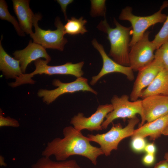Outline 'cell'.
<instances>
[{
	"instance_id": "obj_33",
	"label": "cell",
	"mask_w": 168,
	"mask_h": 168,
	"mask_svg": "<svg viewBox=\"0 0 168 168\" xmlns=\"http://www.w3.org/2000/svg\"><path fill=\"white\" fill-rule=\"evenodd\" d=\"M164 158L165 160L168 162V152L165 153L164 156Z\"/></svg>"
},
{
	"instance_id": "obj_4",
	"label": "cell",
	"mask_w": 168,
	"mask_h": 168,
	"mask_svg": "<svg viewBox=\"0 0 168 168\" xmlns=\"http://www.w3.org/2000/svg\"><path fill=\"white\" fill-rule=\"evenodd\" d=\"M168 7V2L165 1L158 11L152 15L146 16H137L133 14L132 7L129 6L122 9L119 19L129 22L132 29V36L129 44L130 47H132L142 37L149 27L156 24L165 22L167 16L163 13L162 11Z\"/></svg>"
},
{
	"instance_id": "obj_29",
	"label": "cell",
	"mask_w": 168,
	"mask_h": 168,
	"mask_svg": "<svg viewBox=\"0 0 168 168\" xmlns=\"http://www.w3.org/2000/svg\"><path fill=\"white\" fill-rule=\"evenodd\" d=\"M144 151L147 153L155 154L156 151V147L153 143H147Z\"/></svg>"
},
{
	"instance_id": "obj_16",
	"label": "cell",
	"mask_w": 168,
	"mask_h": 168,
	"mask_svg": "<svg viewBox=\"0 0 168 168\" xmlns=\"http://www.w3.org/2000/svg\"><path fill=\"white\" fill-rule=\"evenodd\" d=\"M168 124V114L149 122H147L134 129L132 137H149L151 140L159 138Z\"/></svg>"
},
{
	"instance_id": "obj_23",
	"label": "cell",
	"mask_w": 168,
	"mask_h": 168,
	"mask_svg": "<svg viewBox=\"0 0 168 168\" xmlns=\"http://www.w3.org/2000/svg\"><path fill=\"white\" fill-rule=\"evenodd\" d=\"M168 41V15L159 32L152 41L156 50L163 44Z\"/></svg>"
},
{
	"instance_id": "obj_18",
	"label": "cell",
	"mask_w": 168,
	"mask_h": 168,
	"mask_svg": "<svg viewBox=\"0 0 168 168\" xmlns=\"http://www.w3.org/2000/svg\"><path fill=\"white\" fill-rule=\"evenodd\" d=\"M154 95L168 96V70L164 68L151 84L142 92L140 98L143 99Z\"/></svg>"
},
{
	"instance_id": "obj_26",
	"label": "cell",
	"mask_w": 168,
	"mask_h": 168,
	"mask_svg": "<svg viewBox=\"0 0 168 168\" xmlns=\"http://www.w3.org/2000/svg\"><path fill=\"white\" fill-rule=\"evenodd\" d=\"M11 127L18 128L20 124L17 120L10 117H5L3 115L2 110H0V127Z\"/></svg>"
},
{
	"instance_id": "obj_22",
	"label": "cell",
	"mask_w": 168,
	"mask_h": 168,
	"mask_svg": "<svg viewBox=\"0 0 168 168\" xmlns=\"http://www.w3.org/2000/svg\"><path fill=\"white\" fill-rule=\"evenodd\" d=\"M90 14L91 16H104L105 18L106 12V1L105 0H91Z\"/></svg>"
},
{
	"instance_id": "obj_32",
	"label": "cell",
	"mask_w": 168,
	"mask_h": 168,
	"mask_svg": "<svg viewBox=\"0 0 168 168\" xmlns=\"http://www.w3.org/2000/svg\"><path fill=\"white\" fill-rule=\"evenodd\" d=\"M162 134L166 136L168 135V124L163 132Z\"/></svg>"
},
{
	"instance_id": "obj_15",
	"label": "cell",
	"mask_w": 168,
	"mask_h": 168,
	"mask_svg": "<svg viewBox=\"0 0 168 168\" xmlns=\"http://www.w3.org/2000/svg\"><path fill=\"white\" fill-rule=\"evenodd\" d=\"M30 0H12L13 8L23 31L27 34L33 33V18L34 14L29 6Z\"/></svg>"
},
{
	"instance_id": "obj_24",
	"label": "cell",
	"mask_w": 168,
	"mask_h": 168,
	"mask_svg": "<svg viewBox=\"0 0 168 168\" xmlns=\"http://www.w3.org/2000/svg\"><path fill=\"white\" fill-rule=\"evenodd\" d=\"M155 57L162 63L164 68L168 70V41L156 50Z\"/></svg>"
},
{
	"instance_id": "obj_17",
	"label": "cell",
	"mask_w": 168,
	"mask_h": 168,
	"mask_svg": "<svg viewBox=\"0 0 168 168\" xmlns=\"http://www.w3.org/2000/svg\"><path fill=\"white\" fill-rule=\"evenodd\" d=\"M0 41V70L6 79H16L23 73L21 72L19 60L12 58L4 50L1 41L3 38L1 36Z\"/></svg>"
},
{
	"instance_id": "obj_13",
	"label": "cell",
	"mask_w": 168,
	"mask_h": 168,
	"mask_svg": "<svg viewBox=\"0 0 168 168\" xmlns=\"http://www.w3.org/2000/svg\"><path fill=\"white\" fill-rule=\"evenodd\" d=\"M145 119L149 122L168 114V96L154 95L142 100Z\"/></svg>"
},
{
	"instance_id": "obj_21",
	"label": "cell",
	"mask_w": 168,
	"mask_h": 168,
	"mask_svg": "<svg viewBox=\"0 0 168 168\" xmlns=\"http://www.w3.org/2000/svg\"><path fill=\"white\" fill-rule=\"evenodd\" d=\"M0 18L1 20H6L11 23L19 36H25V32L21 29L19 22L15 17L9 13L7 5L4 0H0Z\"/></svg>"
},
{
	"instance_id": "obj_30",
	"label": "cell",
	"mask_w": 168,
	"mask_h": 168,
	"mask_svg": "<svg viewBox=\"0 0 168 168\" xmlns=\"http://www.w3.org/2000/svg\"><path fill=\"white\" fill-rule=\"evenodd\" d=\"M154 168H168V162L165 160L160 161L155 165Z\"/></svg>"
},
{
	"instance_id": "obj_14",
	"label": "cell",
	"mask_w": 168,
	"mask_h": 168,
	"mask_svg": "<svg viewBox=\"0 0 168 168\" xmlns=\"http://www.w3.org/2000/svg\"><path fill=\"white\" fill-rule=\"evenodd\" d=\"M13 55L15 59L19 61L21 70L23 74H25L28 65L32 61L41 58H44L49 63L51 61V58L46 49L33 42L31 40L25 49L15 51Z\"/></svg>"
},
{
	"instance_id": "obj_2",
	"label": "cell",
	"mask_w": 168,
	"mask_h": 168,
	"mask_svg": "<svg viewBox=\"0 0 168 168\" xmlns=\"http://www.w3.org/2000/svg\"><path fill=\"white\" fill-rule=\"evenodd\" d=\"M115 27L111 28L105 18L98 24L97 28L107 35L110 48L108 56L118 63L129 66L128 55L131 27H126L120 24L114 18Z\"/></svg>"
},
{
	"instance_id": "obj_25",
	"label": "cell",
	"mask_w": 168,
	"mask_h": 168,
	"mask_svg": "<svg viewBox=\"0 0 168 168\" xmlns=\"http://www.w3.org/2000/svg\"><path fill=\"white\" fill-rule=\"evenodd\" d=\"M147 144L145 138L135 136L132 137L130 146L134 152L140 153L144 151Z\"/></svg>"
},
{
	"instance_id": "obj_12",
	"label": "cell",
	"mask_w": 168,
	"mask_h": 168,
	"mask_svg": "<svg viewBox=\"0 0 168 168\" xmlns=\"http://www.w3.org/2000/svg\"><path fill=\"white\" fill-rule=\"evenodd\" d=\"M164 68L162 63L155 58L149 65L139 71L130 94V100L134 101L138 100L142 91L151 84Z\"/></svg>"
},
{
	"instance_id": "obj_31",
	"label": "cell",
	"mask_w": 168,
	"mask_h": 168,
	"mask_svg": "<svg viewBox=\"0 0 168 168\" xmlns=\"http://www.w3.org/2000/svg\"><path fill=\"white\" fill-rule=\"evenodd\" d=\"M0 166H1L4 167H6L7 166V164L5 162L4 157L2 155L0 156Z\"/></svg>"
},
{
	"instance_id": "obj_9",
	"label": "cell",
	"mask_w": 168,
	"mask_h": 168,
	"mask_svg": "<svg viewBox=\"0 0 168 168\" xmlns=\"http://www.w3.org/2000/svg\"><path fill=\"white\" fill-rule=\"evenodd\" d=\"M52 84L58 87L52 90L40 89L37 92L38 96L42 97L43 102L47 105L52 103L60 95L67 93L82 91L90 92L96 95L97 94V92L89 85L87 79L82 77L66 83L62 82L58 79H55Z\"/></svg>"
},
{
	"instance_id": "obj_7",
	"label": "cell",
	"mask_w": 168,
	"mask_h": 168,
	"mask_svg": "<svg viewBox=\"0 0 168 168\" xmlns=\"http://www.w3.org/2000/svg\"><path fill=\"white\" fill-rule=\"evenodd\" d=\"M128 95L124 94L119 97L114 96L111 100V104L113 107V110L106 116V119L102 125V129H105L114 120L119 118H132L136 114L140 115L142 126L145 122L142 105V100H138L135 101L129 100Z\"/></svg>"
},
{
	"instance_id": "obj_28",
	"label": "cell",
	"mask_w": 168,
	"mask_h": 168,
	"mask_svg": "<svg viewBox=\"0 0 168 168\" xmlns=\"http://www.w3.org/2000/svg\"><path fill=\"white\" fill-rule=\"evenodd\" d=\"M57 2L60 5L62 11L63 12L64 16L66 21L67 20L68 18L66 13V9L67 6L72 3L73 2V0H57Z\"/></svg>"
},
{
	"instance_id": "obj_10",
	"label": "cell",
	"mask_w": 168,
	"mask_h": 168,
	"mask_svg": "<svg viewBox=\"0 0 168 168\" xmlns=\"http://www.w3.org/2000/svg\"><path fill=\"white\" fill-rule=\"evenodd\" d=\"M113 110L111 104L100 105L96 111L90 116L86 117L83 113L79 112L71 119L70 123L75 129L80 132L84 129L91 132L101 130L104 119Z\"/></svg>"
},
{
	"instance_id": "obj_19",
	"label": "cell",
	"mask_w": 168,
	"mask_h": 168,
	"mask_svg": "<svg viewBox=\"0 0 168 168\" xmlns=\"http://www.w3.org/2000/svg\"><path fill=\"white\" fill-rule=\"evenodd\" d=\"M31 168H81L74 160L55 161L42 156L31 166Z\"/></svg>"
},
{
	"instance_id": "obj_20",
	"label": "cell",
	"mask_w": 168,
	"mask_h": 168,
	"mask_svg": "<svg viewBox=\"0 0 168 168\" xmlns=\"http://www.w3.org/2000/svg\"><path fill=\"white\" fill-rule=\"evenodd\" d=\"M87 21L81 16L79 19L74 16L68 19L67 22L64 25L65 34L70 35H76L79 34L83 35L88 31L85 25Z\"/></svg>"
},
{
	"instance_id": "obj_11",
	"label": "cell",
	"mask_w": 168,
	"mask_h": 168,
	"mask_svg": "<svg viewBox=\"0 0 168 168\" xmlns=\"http://www.w3.org/2000/svg\"><path fill=\"white\" fill-rule=\"evenodd\" d=\"M94 47L100 54L103 61L102 68L98 74L92 77L90 82L91 85H95L102 77L113 72H118L124 75L130 81L134 79L133 71L129 66H125L120 64L111 59L106 53L103 46L94 38L91 41Z\"/></svg>"
},
{
	"instance_id": "obj_3",
	"label": "cell",
	"mask_w": 168,
	"mask_h": 168,
	"mask_svg": "<svg viewBox=\"0 0 168 168\" xmlns=\"http://www.w3.org/2000/svg\"><path fill=\"white\" fill-rule=\"evenodd\" d=\"M49 62L46 60L38 59L34 61L35 69L32 72L28 74H23L17 77L14 82L9 83L12 87H15L25 84H33L35 81L32 79L35 75L43 74L49 75L54 74L70 75L77 77H82L84 72L82 70L84 62L73 63L67 62L65 64L58 66H51L48 65Z\"/></svg>"
},
{
	"instance_id": "obj_5",
	"label": "cell",
	"mask_w": 168,
	"mask_h": 168,
	"mask_svg": "<svg viewBox=\"0 0 168 168\" xmlns=\"http://www.w3.org/2000/svg\"><path fill=\"white\" fill-rule=\"evenodd\" d=\"M139 121L138 118L135 116L129 119L127 125L124 128L120 123L113 124L112 127L107 132L96 135L88 134L87 137L90 142L99 144L104 155L108 156L110 155L112 151L118 149V145L121 140L132 136L134 128Z\"/></svg>"
},
{
	"instance_id": "obj_8",
	"label": "cell",
	"mask_w": 168,
	"mask_h": 168,
	"mask_svg": "<svg viewBox=\"0 0 168 168\" xmlns=\"http://www.w3.org/2000/svg\"><path fill=\"white\" fill-rule=\"evenodd\" d=\"M150 32L146 31L142 37L132 47L129 51V66L133 71H138L151 64L155 59L156 48L149 39Z\"/></svg>"
},
{
	"instance_id": "obj_1",
	"label": "cell",
	"mask_w": 168,
	"mask_h": 168,
	"mask_svg": "<svg viewBox=\"0 0 168 168\" xmlns=\"http://www.w3.org/2000/svg\"><path fill=\"white\" fill-rule=\"evenodd\" d=\"M63 137L56 138L49 142L42 152L43 156H54L56 161L66 160L75 155L85 157L94 165L97 164V159L104 155L100 147L91 145L88 137L84 136L72 126H66L63 129Z\"/></svg>"
},
{
	"instance_id": "obj_6",
	"label": "cell",
	"mask_w": 168,
	"mask_h": 168,
	"mask_svg": "<svg viewBox=\"0 0 168 168\" xmlns=\"http://www.w3.org/2000/svg\"><path fill=\"white\" fill-rule=\"evenodd\" d=\"M41 18L40 14H34L33 16V25L35 28V32L30 35L33 42L45 49H56L63 51L68 40L64 37L66 34L64 25L60 18L57 16L55 19L54 25L57 29L54 30L49 29L45 30L38 26V21Z\"/></svg>"
},
{
	"instance_id": "obj_27",
	"label": "cell",
	"mask_w": 168,
	"mask_h": 168,
	"mask_svg": "<svg viewBox=\"0 0 168 168\" xmlns=\"http://www.w3.org/2000/svg\"><path fill=\"white\" fill-rule=\"evenodd\" d=\"M155 160V154L146 153L142 157V161L144 165L149 166L154 163Z\"/></svg>"
}]
</instances>
